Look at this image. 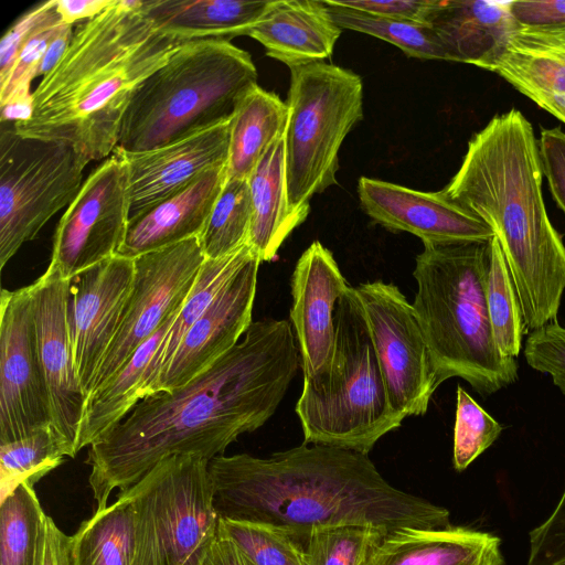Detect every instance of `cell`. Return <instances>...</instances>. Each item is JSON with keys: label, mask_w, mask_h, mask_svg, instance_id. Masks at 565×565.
<instances>
[{"label": "cell", "mask_w": 565, "mask_h": 565, "mask_svg": "<svg viewBox=\"0 0 565 565\" xmlns=\"http://www.w3.org/2000/svg\"><path fill=\"white\" fill-rule=\"evenodd\" d=\"M486 70L565 124V33L519 28Z\"/></svg>", "instance_id": "cell-23"}, {"label": "cell", "mask_w": 565, "mask_h": 565, "mask_svg": "<svg viewBox=\"0 0 565 565\" xmlns=\"http://www.w3.org/2000/svg\"><path fill=\"white\" fill-rule=\"evenodd\" d=\"M129 222L124 163L111 154L84 181L56 226L50 266L65 279L115 256Z\"/></svg>", "instance_id": "cell-13"}, {"label": "cell", "mask_w": 565, "mask_h": 565, "mask_svg": "<svg viewBox=\"0 0 565 565\" xmlns=\"http://www.w3.org/2000/svg\"><path fill=\"white\" fill-rule=\"evenodd\" d=\"M114 0H56L55 9L65 24L89 20L113 3Z\"/></svg>", "instance_id": "cell-48"}, {"label": "cell", "mask_w": 565, "mask_h": 565, "mask_svg": "<svg viewBox=\"0 0 565 565\" xmlns=\"http://www.w3.org/2000/svg\"><path fill=\"white\" fill-rule=\"evenodd\" d=\"M509 7L522 29L565 33V0H519Z\"/></svg>", "instance_id": "cell-45"}, {"label": "cell", "mask_w": 565, "mask_h": 565, "mask_svg": "<svg viewBox=\"0 0 565 565\" xmlns=\"http://www.w3.org/2000/svg\"><path fill=\"white\" fill-rule=\"evenodd\" d=\"M539 151L552 196L565 213V132L561 127L541 130Z\"/></svg>", "instance_id": "cell-43"}, {"label": "cell", "mask_w": 565, "mask_h": 565, "mask_svg": "<svg viewBox=\"0 0 565 565\" xmlns=\"http://www.w3.org/2000/svg\"><path fill=\"white\" fill-rule=\"evenodd\" d=\"M338 3L377 17L425 23L431 0H340Z\"/></svg>", "instance_id": "cell-46"}, {"label": "cell", "mask_w": 565, "mask_h": 565, "mask_svg": "<svg viewBox=\"0 0 565 565\" xmlns=\"http://www.w3.org/2000/svg\"><path fill=\"white\" fill-rule=\"evenodd\" d=\"M503 427L461 386L457 387L452 462L465 470L499 437Z\"/></svg>", "instance_id": "cell-39"}, {"label": "cell", "mask_w": 565, "mask_h": 565, "mask_svg": "<svg viewBox=\"0 0 565 565\" xmlns=\"http://www.w3.org/2000/svg\"><path fill=\"white\" fill-rule=\"evenodd\" d=\"M65 457L75 455L53 423L23 438L0 444L1 500L22 483L34 487Z\"/></svg>", "instance_id": "cell-32"}, {"label": "cell", "mask_w": 565, "mask_h": 565, "mask_svg": "<svg viewBox=\"0 0 565 565\" xmlns=\"http://www.w3.org/2000/svg\"><path fill=\"white\" fill-rule=\"evenodd\" d=\"M35 565H71L70 536L45 516Z\"/></svg>", "instance_id": "cell-47"}, {"label": "cell", "mask_w": 565, "mask_h": 565, "mask_svg": "<svg viewBox=\"0 0 565 565\" xmlns=\"http://www.w3.org/2000/svg\"><path fill=\"white\" fill-rule=\"evenodd\" d=\"M270 0H145L147 15L182 43L247 35Z\"/></svg>", "instance_id": "cell-27"}, {"label": "cell", "mask_w": 565, "mask_h": 565, "mask_svg": "<svg viewBox=\"0 0 565 565\" xmlns=\"http://www.w3.org/2000/svg\"><path fill=\"white\" fill-rule=\"evenodd\" d=\"M230 121L191 134L167 145L111 154L124 163L129 195V220L186 188L209 170L227 166Z\"/></svg>", "instance_id": "cell-18"}, {"label": "cell", "mask_w": 565, "mask_h": 565, "mask_svg": "<svg viewBox=\"0 0 565 565\" xmlns=\"http://www.w3.org/2000/svg\"><path fill=\"white\" fill-rule=\"evenodd\" d=\"M247 181L253 209L248 243L262 262H270L289 234L306 220L289 206L284 136L270 146Z\"/></svg>", "instance_id": "cell-28"}, {"label": "cell", "mask_w": 565, "mask_h": 565, "mask_svg": "<svg viewBox=\"0 0 565 565\" xmlns=\"http://www.w3.org/2000/svg\"><path fill=\"white\" fill-rule=\"evenodd\" d=\"M412 303L428 345L438 386L467 381L481 396L518 379L515 359L495 344L487 299L490 242L423 243Z\"/></svg>", "instance_id": "cell-5"}, {"label": "cell", "mask_w": 565, "mask_h": 565, "mask_svg": "<svg viewBox=\"0 0 565 565\" xmlns=\"http://www.w3.org/2000/svg\"><path fill=\"white\" fill-rule=\"evenodd\" d=\"M254 252L253 247L246 244L224 257L204 259L190 292L151 363L145 398L150 395L161 371L173 358L188 330L204 313L233 275Z\"/></svg>", "instance_id": "cell-31"}, {"label": "cell", "mask_w": 565, "mask_h": 565, "mask_svg": "<svg viewBox=\"0 0 565 565\" xmlns=\"http://www.w3.org/2000/svg\"><path fill=\"white\" fill-rule=\"evenodd\" d=\"M386 533L387 530L373 525L320 529L302 544L305 565H362Z\"/></svg>", "instance_id": "cell-38"}, {"label": "cell", "mask_w": 565, "mask_h": 565, "mask_svg": "<svg viewBox=\"0 0 565 565\" xmlns=\"http://www.w3.org/2000/svg\"><path fill=\"white\" fill-rule=\"evenodd\" d=\"M290 322L264 318L207 370L169 392L141 399L89 447V487L96 511L115 489L124 491L161 460L192 455L207 461L276 412L298 369Z\"/></svg>", "instance_id": "cell-1"}, {"label": "cell", "mask_w": 565, "mask_h": 565, "mask_svg": "<svg viewBox=\"0 0 565 565\" xmlns=\"http://www.w3.org/2000/svg\"><path fill=\"white\" fill-rule=\"evenodd\" d=\"M509 3L431 0L425 23L435 32L450 62L486 68L520 28Z\"/></svg>", "instance_id": "cell-22"}, {"label": "cell", "mask_w": 565, "mask_h": 565, "mask_svg": "<svg viewBox=\"0 0 565 565\" xmlns=\"http://www.w3.org/2000/svg\"><path fill=\"white\" fill-rule=\"evenodd\" d=\"M257 77L249 53L231 41L183 43L135 92L117 147L150 150L228 121Z\"/></svg>", "instance_id": "cell-6"}, {"label": "cell", "mask_w": 565, "mask_h": 565, "mask_svg": "<svg viewBox=\"0 0 565 565\" xmlns=\"http://www.w3.org/2000/svg\"><path fill=\"white\" fill-rule=\"evenodd\" d=\"M226 179L227 166L209 170L174 195L130 218L116 255L135 259L199 237Z\"/></svg>", "instance_id": "cell-21"}, {"label": "cell", "mask_w": 565, "mask_h": 565, "mask_svg": "<svg viewBox=\"0 0 565 565\" xmlns=\"http://www.w3.org/2000/svg\"><path fill=\"white\" fill-rule=\"evenodd\" d=\"M289 70L286 185L290 210L307 218L310 199L337 183L342 142L363 118V85L351 70L323 61Z\"/></svg>", "instance_id": "cell-8"}, {"label": "cell", "mask_w": 565, "mask_h": 565, "mask_svg": "<svg viewBox=\"0 0 565 565\" xmlns=\"http://www.w3.org/2000/svg\"><path fill=\"white\" fill-rule=\"evenodd\" d=\"M358 194L363 211L377 224L407 232L423 243L490 242L491 227L443 190L424 192L361 177Z\"/></svg>", "instance_id": "cell-19"}, {"label": "cell", "mask_w": 565, "mask_h": 565, "mask_svg": "<svg viewBox=\"0 0 565 565\" xmlns=\"http://www.w3.org/2000/svg\"><path fill=\"white\" fill-rule=\"evenodd\" d=\"M542 179L532 124L512 108L473 135L443 189L493 231L526 331L556 321L565 290V244L548 217Z\"/></svg>", "instance_id": "cell-4"}, {"label": "cell", "mask_w": 565, "mask_h": 565, "mask_svg": "<svg viewBox=\"0 0 565 565\" xmlns=\"http://www.w3.org/2000/svg\"><path fill=\"white\" fill-rule=\"evenodd\" d=\"M200 565H254L231 541L216 535Z\"/></svg>", "instance_id": "cell-49"}, {"label": "cell", "mask_w": 565, "mask_h": 565, "mask_svg": "<svg viewBox=\"0 0 565 565\" xmlns=\"http://www.w3.org/2000/svg\"><path fill=\"white\" fill-rule=\"evenodd\" d=\"M327 374L303 379L296 405L305 443L367 455L405 417L388 398L362 302L349 286L337 303Z\"/></svg>", "instance_id": "cell-7"}, {"label": "cell", "mask_w": 565, "mask_h": 565, "mask_svg": "<svg viewBox=\"0 0 565 565\" xmlns=\"http://www.w3.org/2000/svg\"><path fill=\"white\" fill-rule=\"evenodd\" d=\"M204 259L199 237L134 259L131 290L90 393L105 384L182 307Z\"/></svg>", "instance_id": "cell-12"}, {"label": "cell", "mask_w": 565, "mask_h": 565, "mask_svg": "<svg viewBox=\"0 0 565 565\" xmlns=\"http://www.w3.org/2000/svg\"><path fill=\"white\" fill-rule=\"evenodd\" d=\"M341 32L324 0H270L247 35L291 68L331 56Z\"/></svg>", "instance_id": "cell-25"}, {"label": "cell", "mask_w": 565, "mask_h": 565, "mask_svg": "<svg viewBox=\"0 0 565 565\" xmlns=\"http://www.w3.org/2000/svg\"><path fill=\"white\" fill-rule=\"evenodd\" d=\"M256 252L239 267L182 338L150 395L183 386L233 349L252 324L257 275Z\"/></svg>", "instance_id": "cell-17"}, {"label": "cell", "mask_w": 565, "mask_h": 565, "mask_svg": "<svg viewBox=\"0 0 565 565\" xmlns=\"http://www.w3.org/2000/svg\"><path fill=\"white\" fill-rule=\"evenodd\" d=\"M181 44L147 15L145 0H114L75 26L17 132L70 145L89 161L108 157L135 92Z\"/></svg>", "instance_id": "cell-3"}, {"label": "cell", "mask_w": 565, "mask_h": 565, "mask_svg": "<svg viewBox=\"0 0 565 565\" xmlns=\"http://www.w3.org/2000/svg\"><path fill=\"white\" fill-rule=\"evenodd\" d=\"M179 310L168 318L105 384L87 396L78 429L76 452L104 437L145 398L151 363Z\"/></svg>", "instance_id": "cell-26"}, {"label": "cell", "mask_w": 565, "mask_h": 565, "mask_svg": "<svg viewBox=\"0 0 565 565\" xmlns=\"http://www.w3.org/2000/svg\"><path fill=\"white\" fill-rule=\"evenodd\" d=\"M529 536L527 565H565V489L550 518Z\"/></svg>", "instance_id": "cell-42"}, {"label": "cell", "mask_w": 565, "mask_h": 565, "mask_svg": "<svg viewBox=\"0 0 565 565\" xmlns=\"http://www.w3.org/2000/svg\"><path fill=\"white\" fill-rule=\"evenodd\" d=\"M393 409L424 415L438 387L430 352L412 303L381 280L355 287Z\"/></svg>", "instance_id": "cell-11"}, {"label": "cell", "mask_w": 565, "mask_h": 565, "mask_svg": "<svg viewBox=\"0 0 565 565\" xmlns=\"http://www.w3.org/2000/svg\"><path fill=\"white\" fill-rule=\"evenodd\" d=\"M73 35V25L64 24L50 41L39 64L36 77L46 75L66 51Z\"/></svg>", "instance_id": "cell-50"}, {"label": "cell", "mask_w": 565, "mask_h": 565, "mask_svg": "<svg viewBox=\"0 0 565 565\" xmlns=\"http://www.w3.org/2000/svg\"><path fill=\"white\" fill-rule=\"evenodd\" d=\"M501 541L466 526L390 531L362 565H503Z\"/></svg>", "instance_id": "cell-24"}, {"label": "cell", "mask_w": 565, "mask_h": 565, "mask_svg": "<svg viewBox=\"0 0 565 565\" xmlns=\"http://www.w3.org/2000/svg\"><path fill=\"white\" fill-rule=\"evenodd\" d=\"M217 535L234 543L254 565H305L302 545L271 525L220 518Z\"/></svg>", "instance_id": "cell-37"}, {"label": "cell", "mask_w": 565, "mask_h": 565, "mask_svg": "<svg viewBox=\"0 0 565 565\" xmlns=\"http://www.w3.org/2000/svg\"><path fill=\"white\" fill-rule=\"evenodd\" d=\"M45 516L28 483L1 500L0 565H35Z\"/></svg>", "instance_id": "cell-34"}, {"label": "cell", "mask_w": 565, "mask_h": 565, "mask_svg": "<svg viewBox=\"0 0 565 565\" xmlns=\"http://www.w3.org/2000/svg\"><path fill=\"white\" fill-rule=\"evenodd\" d=\"M52 423L49 391L39 360L32 286L0 296V444Z\"/></svg>", "instance_id": "cell-14"}, {"label": "cell", "mask_w": 565, "mask_h": 565, "mask_svg": "<svg viewBox=\"0 0 565 565\" xmlns=\"http://www.w3.org/2000/svg\"><path fill=\"white\" fill-rule=\"evenodd\" d=\"M54 3L55 0H50L34 6L18 18L3 34L0 42V83L7 79L22 46Z\"/></svg>", "instance_id": "cell-44"}, {"label": "cell", "mask_w": 565, "mask_h": 565, "mask_svg": "<svg viewBox=\"0 0 565 565\" xmlns=\"http://www.w3.org/2000/svg\"><path fill=\"white\" fill-rule=\"evenodd\" d=\"M487 299L493 338L500 353L515 359L526 331L521 305L499 241H490Z\"/></svg>", "instance_id": "cell-36"}, {"label": "cell", "mask_w": 565, "mask_h": 565, "mask_svg": "<svg viewBox=\"0 0 565 565\" xmlns=\"http://www.w3.org/2000/svg\"><path fill=\"white\" fill-rule=\"evenodd\" d=\"M207 466L198 456H171L124 490L135 512L134 565H200L220 521Z\"/></svg>", "instance_id": "cell-9"}, {"label": "cell", "mask_w": 565, "mask_h": 565, "mask_svg": "<svg viewBox=\"0 0 565 565\" xmlns=\"http://www.w3.org/2000/svg\"><path fill=\"white\" fill-rule=\"evenodd\" d=\"M340 29H349L384 40L409 57L445 60L449 56L435 32L426 23L369 14L343 7L335 0H324Z\"/></svg>", "instance_id": "cell-33"}, {"label": "cell", "mask_w": 565, "mask_h": 565, "mask_svg": "<svg viewBox=\"0 0 565 565\" xmlns=\"http://www.w3.org/2000/svg\"><path fill=\"white\" fill-rule=\"evenodd\" d=\"M35 339L49 391L52 423L76 456L86 395L77 377L67 323L71 280L54 267L32 285Z\"/></svg>", "instance_id": "cell-16"}, {"label": "cell", "mask_w": 565, "mask_h": 565, "mask_svg": "<svg viewBox=\"0 0 565 565\" xmlns=\"http://www.w3.org/2000/svg\"><path fill=\"white\" fill-rule=\"evenodd\" d=\"M89 162L70 145L0 129V268L76 196Z\"/></svg>", "instance_id": "cell-10"}, {"label": "cell", "mask_w": 565, "mask_h": 565, "mask_svg": "<svg viewBox=\"0 0 565 565\" xmlns=\"http://www.w3.org/2000/svg\"><path fill=\"white\" fill-rule=\"evenodd\" d=\"M350 285L333 254L313 242L299 257L290 281V321L303 379L328 373L335 344V308Z\"/></svg>", "instance_id": "cell-20"}, {"label": "cell", "mask_w": 565, "mask_h": 565, "mask_svg": "<svg viewBox=\"0 0 565 565\" xmlns=\"http://www.w3.org/2000/svg\"><path fill=\"white\" fill-rule=\"evenodd\" d=\"M56 3V0H55ZM54 6L32 31L22 46L7 79L0 83V105L18 97H29L31 82L36 77L39 64L50 41L65 24Z\"/></svg>", "instance_id": "cell-40"}, {"label": "cell", "mask_w": 565, "mask_h": 565, "mask_svg": "<svg viewBox=\"0 0 565 565\" xmlns=\"http://www.w3.org/2000/svg\"><path fill=\"white\" fill-rule=\"evenodd\" d=\"M288 106L273 92L254 86L230 121L227 179L248 180L270 148L285 135Z\"/></svg>", "instance_id": "cell-29"}, {"label": "cell", "mask_w": 565, "mask_h": 565, "mask_svg": "<svg viewBox=\"0 0 565 565\" xmlns=\"http://www.w3.org/2000/svg\"><path fill=\"white\" fill-rule=\"evenodd\" d=\"M135 512L130 497L118 499L85 520L70 536L71 565H134Z\"/></svg>", "instance_id": "cell-30"}, {"label": "cell", "mask_w": 565, "mask_h": 565, "mask_svg": "<svg viewBox=\"0 0 565 565\" xmlns=\"http://www.w3.org/2000/svg\"><path fill=\"white\" fill-rule=\"evenodd\" d=\"M134 273V259L115 255L71 279L67 323L75 371L86 397L118 329Z\"/></svg>", "instance_id": "cell-15"}, {"label": "cell", "mask_w": 565, "mask_h": 565, "mask_svg": "<svg viewBox=\"0 0 565 565\" xmlns=\"http://www.w3.org/2000/svg\"><path fill=\"white\" fill-rule=\"evenodd\" d=\"M207 470L220 518L271 525L301 545L330 526L451 525L446 508L395 488L353 450L303 443L266 458L221 455Z\"/></svg>", "instance_id": "cell-2"}, {"label": "cell", "mask_w": 565, "mask_h": 565, "mask_svg": "<svg viewBox=\"0 0 565 565\" xmlns=\"http://www.w3.org/2000/svg\"><path fill=\"white\" fill-rule=\"evenodd\" d=\"M524 356L534 370L550 374L565 394V328L553 321L530 332Z\"/></svg>", "instance_id": "cell-41"}, {"label": "cell", "mask_w": 565, "mask_h": 565, "mask_svg": "<svg viewBox=\"0 0 565 565\" xmlns=\"http://www.w3.org/2000/svg\"><path fill=\"white\" fill-rule=\"evenodd\" d=\"M252 215L248 181L226 179L199 236L204 257L221 258L249 244Z\"/></svg>", "instance_id": "cell-35"}]
</instances>
